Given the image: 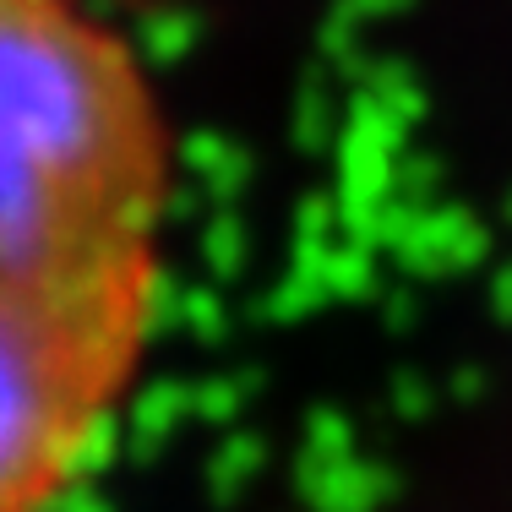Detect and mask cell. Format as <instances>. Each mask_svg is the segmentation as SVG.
<instances>
[{"label":"cell","instance_id":"1","mask_svg":"<svg viewBox=\"0 0 512 512\" xmlns=\"http://www.w3.org/2000/svg\"><path fill=\"white\" fill-rule=\"evenodd\" d=\"M169 120L82 0H0V512L99 463L164 306Z\"/></svg>","mask_w":512,"mask_h":512}]
</instances>
